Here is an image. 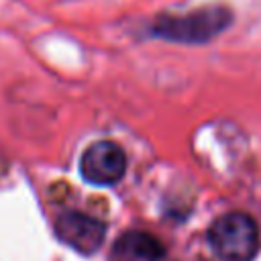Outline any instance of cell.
<instances>
[{
	"mask_svg": "<svg viewBox=\"0 0 261 261\" xmlns=\"http://www.w3.org/2000/svg\"><path fill=\"white\" fill-rule=\"evenodd\" d=\"M232 20L226 6H204L184 14H167L155 20L153 35L175 43H206L220 35Z\"/></svg>",
	"mask_w": 261,
	"mask_h": 261,
	"instance_id": "6da1fadb",
	"label": "cell"
},
{
	"mask_svg": "<svg viewBox=\"0 0 261 261\" xmlns=\"http://www.w3.org/2000/svg\"><path fill=\"white\" fill-rule=\"evenodd\" d=\"M208 243L222 261H251L261 245L257 222L245 212H228L208 228Z\"/></svg>",
	"mask_w": 261,
	"mask_h": 261,
	"instance_id": "7a4b0ae2",
	"label": "cell"
},
{
	"mask_svg": "<svg viewBox=\"0 0 261 261\" xmlns=\"http://www.w3.org/2000/svg\"><path fill=\"white\" fill-rule=\"evenodd\" d=\"M80 171L90 184L112 186L122 179L126 171V155L114 141H96L84 151L80 159Z\"/></svg>",
	"mask_w": 261,
	"mask_h": 261,
	"instance_id": "3957f363",
	"label": "cell"
},
{
	"mask_svg": "<svg viewBox=\"0 0 261 261\" xmlns=\"http://www.w3.org/2000/svg\"><path fill=\"white\" fill-rule=\"evenodd\" d=\"M55 234L71 249L90 255L104 243L106 224L84 212H63L55 222Z\"/></svg>",
	"mask_w": 261,
	"mask_h": 261,
	"instance_id": "277c9868",
	"label": "cell"
},
{
	"mask_svg": "<svg viewBox=\"0 0 261 261\" xmlns=\"http://www.w3.org/2000/svg\"><path fill=\"white\" fill-rule=\"evenodd\" d=\"M165 249L157 237L145 230H128L120 234L110 251V261H161Z\"/></svg>",
	"mask_w": 261,
	"mask_h": 261,
	"instance_id": "5b68a950",
	"label": "cell"
}]
</instances>
